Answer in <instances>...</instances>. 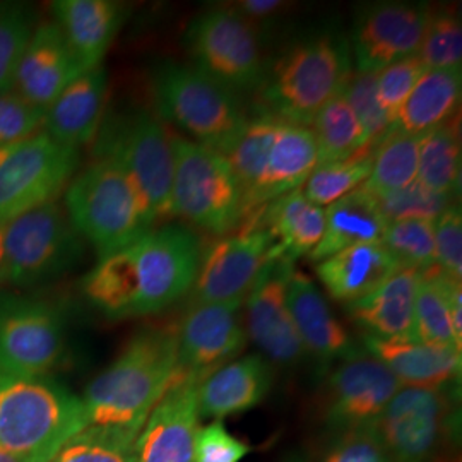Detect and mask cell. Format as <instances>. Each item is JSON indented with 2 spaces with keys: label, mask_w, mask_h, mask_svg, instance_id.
Returning <instances> with one entry per match:
<instances>
[{
  "label": "cell",
  "mask_w": 462,
  "mask_h": 462,
  "mask_svg": "<svg viewBox=\"0 0 462 462\" xmlns=\"http://www.w3.org/2000/svg\"><path fill=\"white\" fill-rule=\"evenodd\" d=\"M200 259V240L190 226H152L98 259L81 281V290L110 320L158 314L192 290Z\"/></svg>",
  "instance_id": "obj_1"
},
{
  "label": "cell",
  "mask_w": 462,
  "mask_h": 462,
  "mask_svg": "<svg viewBox=\"0 0 462 462\" xmlns=\"http://www.w3.org/2000/svg\"><path fill=\"white\" fill-rule=\"evenodd\" d=\"M177 366L175 329L135 332L108 368L89 382L83 401L88 427L141 431Z\"/></svg>",
  "instance_id": "obj_2"
},
{
  "label": "cell",
  "mask_w": 462,
  "mask_h": 462,
  "mask_svg": "<svg viewBox=\"0 0 462 462\" xmlns=\"http://www.w3.org/2000/svg\"><path fill=\"white\" fill-rule=\"evenodd\" d=\"M351 74L346 38L337 33L307 36L265 69L257 88L261 116L309 127L319 110L341 95Z\"/></svg>",
  "instance_id": "obj_3"
},
{
  "label": "cell",
  "mask_w": 462,
  "mask_h": 462,
  "mask_svg": "<svg viewBox=\"0 0 462 462\" xmlns=\"http://www.w3.org/2000/svg\"><path fill=\"white\" fill-rule=\"evenodd\" d=\"M81 397L50 375L0 370V446L24 462H47L86 429Z\"/></svg>",
  "instance_id": "obj_4"
},
{
  "label": "cell",
  "mask_w": 462,
  "mask_h": 462,
  "mask_svg": "<svg viewBox=\"0 0 462 462\" xmlns=\"http://www.w3.org/2000/svg\"><path fill=\"white\" fill-rule=\"evenodd\" d=\"M226 158L242 189L244 219L301 189L319 165L309 127L265 116L248 118Z\"/></svg>",
  "instance_id": "obj_5"
},
{
  "label": "cell",
  "mask_w": 462,
  "mask_h": 462,
  "mask_svg": "<svg viewBox=\"0 0 462 462\" xmlns=\"http://www.w3.org/2000/svg\"><path fill=\"white\" fill-rule=\"evenodd\" d=\"M72 226L103 259L156 226L133 180L116 163L93 160L64 190Z\"/></svg>",
  "instance_id": "obj_6"
},
{
  "label": "cell",
  "mask_w": 462,
  "mask_h": 462,
  "mask_svg": "<svg viewBox=\"0 0 462 462\" xmlns=\"http://www.w3.org/2000/svg\"><path fill=\"white\" fill-rule=\"evenodd\" d=\"M151 93L160 118L180 129L187 139L225 156L247 125L248 116L236 95L196 67L173 60L156 64Z\"/></svg>",
  "instance_id": "obj_7"
},
{
  "label": "cell",
  "mask_w": 462,
  "mask_h": 462,
  "mask_svg": "<svg viewBox=\"0 0 462 462\" xmlns=\"http://www.w3.org/2000/svg\"><path fill=\"white\" fill-rule=\"evenodd\" d=\"M91 144L93 160H108L125 171L154 223L170 217L173 152L160 116L143 106L105 114Z\"/></svg>",
  "instance_id": "obj_8"
},
{
  "label": "cell",
  "mask_w": 462,
  "mask_h": 462,
  "mask_svg": "<svg viewBox=\"0 0 462 462\" xmlns=\"http://www.w3.org/2000/svg\"><path fill=\"white\" fill-rule=\"evenodd\" d=\"M173 183L170 217L198 230L228 235L244 219L242 189L225 154L179 134H170Z\"/></svg>",
  "instance_id": "obj_9"
},
{
  "label": "cell",
  "mask_w": 462,
  "mask_h": 462,
  "mask_svg": "<svg viewBox=\"0 0 462 462\" xmlns=\"http://www.w3.org/2000/svg\"><path fill=\"white\" fill-rule=\"evenodd\" d=\"M5 284L32 288L64 276L84 257L83 236L57 199L5 223Z\"/></svg>",
  "instance_id": "obj_10"
},
{
  "label": "cell",
  "mask_w": 462,
  "mask_h": 462,
  "mask_svg": "<svg viewBox=\"0 0 462 462\" xmlns=\"http://www.w3.org/2000/svg\"><path fill=\"white\" fill-rule=\"evenodd\" d=\"M457 425L452 391L401 387L375 429L393 462H456Z\"/></svg>",
  "instance_id": "obj_11"
},
{
  "label": "cell",
  "mask_w": 462,
  "mask_h": 462,
  "mask_svg": "<svg viewBox=\"0 0 462 462\" xmlns=\"http://www.w3.org/2000/svg\"><path fill=\"white\" fill-rule=\"evenodd\" d=\"M185 45L192 67L231 93L257 89L264 78L259 34L233 9H211L192 19Z\"/></svg>",
  "instance_id": "obj_12"
},
{
  "label": "cell",
  "mask_w": 462,
  "mask_h": 462,
  "mask_svg": "<svg viewBox=\"0 0 462 462\" xmlns=\"http://www.w3.org/2000/svg\"><path fill=\"white\" fill-rule=\"evenodd\" d=\"M79 166V151L45 131L0 146V225L57 200Z\"/></svg>",
  "instance_id": "obj_13"
},
{
  "label": "cell",
  "mask_w": 462,
  "mask_h": 462,
  "mask_svg": "<svg viewBox=\"0 0 462 462\" xmlns=\"http://www.w3.org/2000/svg\"><path fill=\"white\" fill-rule=\"evenodd\" d=\"M66 355V317L45 298L0 290V370L49 375Z\"/></svg>",
  "instance_id": "obj_14"
},
{
  "label": "cell",
  "mask_w": 462,
  "mask_h": 462,
  "mask_svg": "<svg viewBox=\"0 0 462 462\" xmlns=\"http://www.w3.org/2000/svg\"><path fill=\"white\" fill-rule=\"evenodd\" d=\"M427 4L374 2L364 5L353 21L349 38L356 72L377 74L383 67L418 53L429 24Z\"/></svg>",
  "instance_id": "obj_15"
},
{
  "label": "cell",
  "mask_w": 462,
  "mask_h": 462,
  "mask_svg": "<svg viewBox=\"0 0 462 462\" xmlns=\"http://www.w3.org/2000/svg\"><path fill=\"white\" fill-rule=\"evenodd\" d=\"M244 303L240 300L192 303L175 329V372L202 382L223 365L236 360L247 346Z\"/></svg>",
  "instance_id": "obj_16"
},
{
  "label": "cell",
  "mask_w": 462,
  "mask_h": 462,
  "mask_svg": "<svg viewBox=\"0 0 462 462\" xmlns=\"http://www.w3.org/2000/svg\"><path fill=\"white\" fill-rule=\"evenodd\" d=\"M402 385L377 358L358 355L339 362L326 379L320 413L328 429L375 427L380 414Z\"/></svg>",
  "instance_id": "obj_17"
},
{
  "label": "cell",
  "mask_w": 462,
  "mask_h": 462,
  "mask_svg": "<svg viewBox=\"0 0 462 462\" xmlns=\"http://www.w3.org/2000/svg\"><path fill=\"white\" fill-rule=\"evenodd\" d=\"M295 264L269 257L245 298L247 336L273 364L293 366L307 355L286 301L288 278Z\"/></svg>",
  "instance_id": "obj_18"
},
{
  "label": "cell",
  "mask_w": 462,
  "mask_h": 462,
  "mask_svg": "<svg viewBox=\"0 0 462 462\" xmlns=\"http://www.w3.org/2000/svg\"><path fill=\"white\" fill-rule=\"evenodd\" d=\"M271 248L273 238L263 228L240 230L216 242L200 259L192 303L245 301Z\"/></svg>",
  "instance_id": "obj_19"
},
{
  "label": "cell",
  "mask_w": 462,
  "mask_h": 462,
  "mask_svg": "<svg viewBox=\"0 0 462 462\" xmlns=\"http://www.w3.org/2000/svg\"><path fill=\"white\" fill-rule=\"evenodd\" d=\"M198 379L175 372L137 435V462H196Z\"/></svg>",
  "instance_id": "obj_20"
},
{
  "label": "cell",
  "mask_w": 462,
  "mask_h": 462,
  "mask_svg": "<svg viewBox=\"0 0 462 462\" xmlns=\"http://www.w3.org/2000/svg\"><path fill=\"white\" fill-rule=\"evenodd\" d=\"M84 69L53 21L34 26L21 55L13 89L34 106L47 110Z\"/></svg>",
  "instance_id": "obj_21"
},
{
  "label": "cell",
  "mask_w": 462,
  "mask_h": 462,
  "mask_svg": "<svg viewBox=\"0 0 462 462\" xmlns=\"http://www.w3.org/2000/svg\"><path fill=\"white\" fill-rule=\"evenodd\" d=\"M286 301L301 345L315 360L330 365L362 355L314 281L297 267L288 278Z\"/></svg>",
  "instance_id": "obj_22"
},
{
  "label": "cell",
  "mask_w": 462,
  "mask_h": 462,
  "mask_svg": "<svg viewBox=\"0 0 462 462\" xmlns=\"http://www.w3.org/2000/svg\"><path fill=\"white\" fill-rule=\"evenodd\" d=\"M324 225V208L312 204L303 190L297 189L247 216L240 230L267 231L273 238L271 257H281L295 264L297 259L309 255L317 247Z\"/></svg>",
  "instance_id": "obj_23"
},
{
  "label": "cell",
  "mask_w": 462,
  "mask_h": 462,
  "mask_svg": "<svg viewBox=\"0 0 462 462\" xmlns=\"http://www.w3.org/2000/svg\"><path fill=\"white\" fill-rule=\"evenodd\" d=\"M274 372L261 355H247L209 374L199 383V418L221 421L259 406L271 393Z\"/></svg>",
  "instance_id": "obj_24"
},
{
  "label": "cell",
  "mask_w": 462,
  "mask_h": 462,
  "mask_svg": "<svg viewBox=\"0 0 462 462\" xmlns=\"http://www.w3.org/2000/svg\"><path fill=\"white\" fill-rule=\"evenodd\" d=\"M106 88L103 64L84 70L45 110L43 131L67 148L91 144L105 116Z\"/></svg>",
  "instance_id": "obj_25"
},
{
  "label": "cell",
  "mask_w": 462,
  "mask_h": 462,
  "mask_svg": "<svg viewBox=\"0 0 462 462\" xmlns=\"http://www.w3.org/2000/svg\"><path fill=\"white\" fill-rule=\"evenodd\" d=\"M53 23L84 70L103 64L106 51L125 21V5L116 0H55Z\"/></svg>",
  "instance_id": "obj_26"
},
{
  "label": "cell",
  "mask_w": 462,
  "mask_h": 462,
  "mask_svg": "<svg viewBox=\"0 0 462 462\" xmlns=\"http://www.w3.org/2000/svg\"><path fill=\"white\" fill-rule=\"evenodd\" d=\"M370 356L399 380L402 387L454 391L461 380V353L420 341H385L364 336Z\"/></svg>",
  "instance_id": "obj_27"
},
{
  "label": "cell",
  "mask_w": 462,
  "mask_h": 462,
  "mask_svg": "<svg viewBox=\"0 0 462 462\" xmlns=\"http://www.w3.org/2000/svg\"><path fill=\"white\" fill-rule=\"evenodd\" d=\"M420 273L401 269L366 297L346 305L365 336L385 341H416L414 307Z\"/></svg>",
  "instance_id": "obj_28"
},
{
  "label": "cell",
  "mask_w": 462,
  "mask_h": 462,
  "mask_svg": "<svg viewBox=\"0 0 462 462\" xmlns=\"http://www.w3.org/2000/svg\"><path fill=\"white\" fill-rule=\"evenodd\" d=\"M397 271L401 267L382 242L346 248L315 267L330 297L345 305L366 297Z\"/></svg>",
  "instance_id": "obj_29"
},
{
  "label": "cell",
  "mask_w": 462,
  "mask_h": 462,
  "mask_svg": "<svg viewBox=\"0 0 462 462\" xmlns=\"http://www.w3.org/2000/svg\"><path fill=\"white\" fill-rule=\"evenodd\" d=\"M324 213L326 225L322 238L309 254V259L315 264L346 248L380 242L387 226L375 199L365 187H358L345 198L337 199Z\"/></svg>",
  "instance_id": "obj_30"
},
{
  "label": "cell",
  "mask_w": 462,
  "mask_h": 462,
  "mask_svg": "<svg viewBox=\"0 0 462 462\" xmlns=\"http://www.w3.org/2000/svg\"><path fill=\"white\" fill-rule=\"evenodd\" d=\"M462 95L461 69L427 70L399 110L393 131L425 135L456 118Z\"/></svg>",
  "instance_id": "obj_31"
},
{
  "label": "cell",
  "mask_w": 462,
  "mask_h": 462,
  "mask_svg": "<svg viewBox=\"0 0 462 462\" xmlns=\"http://www.w3.org/2000/svg\"><path fill=\"white\" fill-rule=\"evenodd\" d=\"M461 162L459 120L452 118L421 137L416 182L437 194L456 198L461 183Z\"/></svg>",
  "instance_id": "obj_32"
},
{
  "label": "cell",
  "mask_w": 462,
  "mask_h": 462,
  "mask_svg": "<svg viewBox=\"0 0 462 462\" xmlns=\"http://www.w3.org/2000/svg\"><path fill=\"white\" fill-rule=\"evenodd\" d=\"M309 129L314 134L319 165L346 160L362 149L374 148L365 135L362 124L341 95L319 110Z\"/></svg>",
  "instance_id": "obj_33"
},
{
  "label": "cell",
  "mask_w": 462,
  "mask_h": 462,
  "mask_svg": "<svg viewBox=\"0 0 462 462\" xmlns=\"http://www.w3.org/2000/svg\"><path fill=\"white\" fill-rule=\"evenodd\" d=\"M414 336L416 341L435 347H448L462 353L456 345L448 301L446 274L435 265L420 273L414 307Z\"/></svg>",
  "instance_id": "obj_34"
},
{
  "label": "cell",
  "mask_w": 462,
  "mask_h": 462,
  "mask_svg": "<svg viewBox=\"0 0 462 462\" xmlns=\"http://www.w3.org/2000/svg\"><path fill=\"white\" fill-rule=\"evenodd\" d=\"M423 135L391 131L374 151L368 180L362 185L372 194L393 192L416 180L418 156Z\"/></svg>",
  "instance_id": "obj_35"
},
{
  "label": "cell",
  "mask_w": 462,
  "mask_h": 462,
  "mask_svg": "<svg viewBox=\"0 0 462 462\" xmlns=\"http://www.w3.org/2000/svg\"><path fill=\"white\" fill-rule=\"evenodd\" d=\"M137 435L120 427H86L47 462H137Z\"/></svg>",
  "instance_id": "obj_36"
},
{
  "label": "cell",
  "mask_w": 462,
  "mask_h": 462,
  "mask_svg": "<svg viewBox=\"0 0 462 462\" xmlns=\"http://www.w3.org/2000/svg\"><path fill=\"white\" fill-rule=\"evenodd\" d=\"M374 148L362 149L346 160L317 165L305 182L303 194L312 204L324 208L362 187L372 171Z\"/></svg>",
  "instance_id": "obj_37"
},
{
  "label": "cell",
  "mask_w": 462,
  "mask_h": 462,
  "mask_svg": "<svg viewBox=\"0 0 462 462\" xmlns=\"http://www.w3.org/2000/svg\"><path fill=\"white\" fill-rule=\"evenodd\" d=\"M380 242L401 269L423 273L435 267V221L402 219L387 223Z\"/></svg>",
  "instance_id": "obj_38"
},
{
  "label": "cell",
  "mask_w": 462,
  "mask_h": 462,
  "mask_svg": "<svg viewBox=\"0 0 462 462\" xmlns=\"http://www.w3.org/2000/svg\"><path fill=\"white\" fill-rule=\"evenodd\" d=\"M416 55L427 70L461 69L462 24L461 17L456 14V11H431Z\"/></svg>",
  "instance_id": "obj_39"
},
{
  "label": "cell",
  "mask_w": 462,
  "mask_h": 462,
  "mask_svg": "<svg viewBox=\"0 0 462 462\" xmlns=\"http://www.w3.org/2000/svg\"><path fill=\"white\" fill-rule=\"evenodd\" d=\"M34 14L30 5L0 2V91L13 89L21 55L33 33Z\"/></svg>",
  "instance_id": "obj_40"
},
{
  "label": "cell",
  "mask_w": 462,
  "mask_h": 462,
  "mask_svg": "<svg viewBox=\"0 0 462 462\" xmlns=\"http://www.w3.org/2000/svg\"><path fill=\"white\" fill-rule=\"evenodd\" d=\"M372 196L375 199L380 213L385 217L387 223L402 221V219L435 221L448 206L456 202V199L437 194L416 180L404 189L372 194Z\"/></svg>",
  "instance_id": "obj_41"
},
{
  "label": "cell",
  "mask_w": 462,
  "mask_h": 462,
  "mask_svg": "<svg viewBox=\"0 0 462 462\" xmlns=\"http://www.w3.org/2000/svg\"><path fill=\"white\" fill-rule=\"evenodd\" d=\"M341 97L346 99L349 108L362 124L370 144H379L380 141L393 131L389 118L380 106L377 81L374 72L353 70L345 89L341 91Z\"/></svg>",
  "instance_id": "obj_42"
},
{
  "label": "cell",
  "mask_w": 462,
  "mask_h": 462,
  "mask_svg": "<svg viewBox=\"0 0 462 462\" xmlns=\"http://www.w3.org/2000/svg\"><path fill=\"white\" fill-rule=\"evenodd\" d=\"M315 462H393L375 427L332 433Z\"/></svg>",
  "instance_id": "obj_43"
},
{
  "label": "cell",
  "mask_w": 462,
  "mask_h": 462,
  "mask_svg": "<svg viewBox=\"0 0 462 462\" xmlns=\"http://www.w3.org/2000/svg\"><path fill=\"white\" fill-rule=\"evenodd\" d=\"M427 72V67L421 64L418 55L397 60L391 66L383 67L375 74L377 81V97L383 114L394 125L399 110L404 101L411 95L420 78Z\"/></svg>",
  "instance_id": "obj_44"
},
{
  "label": "cell",
  "mask_w": 462,
  "mask_h": 462,
  "mask_svg": "<svg viewBox=\"0 0 462 462\" xmlns=\"http://www.w3.org/2000/svg\"><path fill=\"white\" fill-rule=\"evenodd\" d=\"M45 110L32 105L14 89L0 91V146L16 144L43 131Z\"/></svg>",
  "instance_id": "obj_45"
},
{
  "label": "cell",
  "mask_w": 462,
  "mask_h": 462,
  "mask_svg": "<svg viewBox=\"0 0 462 462\" xmlns=\"http://www.w3.org/2000/svg\"><path fill=\"white\" fill-rule=\"evenodd\" d=\"M435 265L452 280H462V215L456 202L435 219Z\"/></svg>",
  "instance_id": "obj_46"
},
{
  "label": "cell",
  "mask_w": 462,
  "mask_h": 462,
  "mask_svg": "<svg viewBox=\"0 0 462 462\" xmlns=\"http://www.w3.org/2000/svg\"><path fill=\"white\" fill-rule=\"evenodd\" d=\"M250 446L233 437L221 421L199 429L196 437V462H240Z\"/></svg>",
  "instance_id": "obj_47"
},
{
  "label": "cell",
  "mask_w": 462,
  "mask_h": 462,
  "mask_svg": "<svg viewBox=\"0 0 462 462\" xmlns=\"http://www.w3.org/2000/svg\"><path fill=\"white\" fill-rule=\"evenodd\" d=\"M282 5L286 4L281 0H244L238 2L233 11H236L240 16L245 17L250 24H254V21H264L276 16L282 9Z\"/></svg>",
  "instance_id": "obj_48"
},
{
  "label": "cell",
  "mask_w": 462,
  "mask_h": 462,
  "mask_svg": "<svg viewBox=\"0 0 462 462\" xmlns=\"http://www.w3.org/2000/svg\"><path fill=\"white\" fill-rule=\"evenodd\" d=\"M5 225H0V288L5 286V245H4Z\"/></svg>",
  "instance_id": "obj_49"
},
{
  "label": "cell",
  "mask_w": 462,
  "mask_h": 462,
  "mask_svg": "<svg viewBox=\"0 0 462 462\" xmlns=\"http://www.w3.org/2000/svg\"><path fill=\"white\" fill-rule=\"evenodd\" d=\"M0 462H24L23 459H19L17 456H14L13 452H9L7 448L0 446Z\"/></svg>",
  "instance_id": "obj_50"
},
{
  "label": "cell",
  "mask_w": 462,
  "mask_h": 462,
  "mask_svg": "<svg viewBox=\"0 0 462 462\" xmlns=\"http://www.w3.org/2000/svg\"><path fill=\"white\" fill-rule=\"evenodd\" d=\"M286 462H305V461H301V459H297V457H291V459H290V461H286Z\"/></svg>",
  "instance_id": "obj_51"
}]
</instances>
